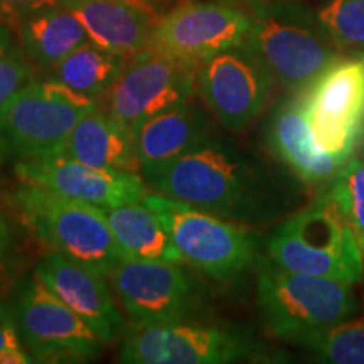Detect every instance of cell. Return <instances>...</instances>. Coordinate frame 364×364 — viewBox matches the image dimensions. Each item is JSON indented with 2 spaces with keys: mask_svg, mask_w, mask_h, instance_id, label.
I'll list each match as a JSON object with an SVG mask.
<instances>
[{
  "mask_svg": "<svg viewBox=\"0 0 364 364\" xmlns=\"http://www.w3.org/2000/svg\"><path fill=\"white\" fill-rule=\"evenodd\" d=\"M142 176L156 193L241 225L270 221L287 208L279 179L260 161L216 136Z\"/></svg>",
  "mask_w": 364,
  "mask_h": 364,
  "instance_id": "obj_1",
  "label": "cell"
},
{
  "mask_svg": "<svg viewBox=\"0 0 364 364\" xmlns=\"http://www.w3.org/2000/svg\"><path fill=\"white\" fill-rule=\"evenodd\" d=\"M258 307L273 338L302 346L354 316L358 299L353 284L290 272L270 260L258 272Z\"/></svg>",
  "mask_w": 364,
  "mask_h": 364,
  "instance_id": "obj_2",
  "label": "cell"
},
{
  "mask_svg": "<svg viewBox=\"0 0 364 364\" xmlns=\"http://www.w3.org/2000/svg\"><path fill=\"white\" fill-rule=\"evenodd\" d=\"M245 46L267 68L277 85L302 93L341 58L316 12L294 2L260 6L252 16Z\"/></svg>",
  "mask_w": 364,
  "mask_h": 364,
  "instance_id": "obj_3",
  "label": "cell"
},
{
  "mask_svg": "<svg viewBox=\"0 0 364 364\" xmlns=\"http://www.w3.org/2000/svg\"><path fill=\"white\" fill-rule=\"evenodd\" d=\"M267 250L275 265L290 272L353 285L364 272L359 238L327 193L279 226Z\"/></svg>",
  "mask_w": 364,
  "mask_h": 364,
  "instance_id": "obj_4",
  "label": "cell"
},
{
  "mask_svg": "<svg viewBox=\"0 0 364 364\" xmlns=\"http://www.w3.org/2000/svg\"><path fill=\"white\" fill-rule=\"evenodd\" d=\"M14 204L26 226L51 252L66 255L107 277L125 260L102 208L24 182L14 193Z\"/></svg>",
  "mask_w": 364,
  "mask_h": 364,
  "instance_id": "obj_5",
  "label": "cell"
},
{
  "mask_svg": "<svg viewBox=\"0 0 364 364\" xmlns=\"http://www.w3.org/2000/svg\"><path fill=\"white\" fill-rule=\"evenodd\" d=\"M145 203L162 220L182 262L211 280L226 284L238 279L257 260L260 238L245 225L156 191Z\"/></svg>",
  "mask_w": 364,
  "mask_h": 364,
  "instance_id": "obj_6",
  "label": "cell"
},
{
  "mask_svg": "<svg viewBox=\"0 0 364 364\" xmlns=\"http://www.w3.org/2000/svg\"><path fill=\"white\" fill-rule=\"evenodd\" d=\"M98 107L97 98L61 81L33 78L0 112V140L19 159L56 156L81 118Z\"/></svg>",
  "mask_w": 364,
  "mask_h": 364,
  "instance_id": "obj_7",
  "label": "cell"
},
{
  "mask_svg": "<svg viewBox=\"0 0 364 364\" xmlns=\"http://www.w3.org/2000/svg\"><path fill=\"white\" fill-rule=\"evenodd\" d=\"M258 358L262 346L240 327L194 321L134 324L118 354L127 364H228Z\"/></svg>",
  "mask_w": 364,
  "mask_h": 364,
  "instance_id": "obj_8",
  "label": "cell"
},
{
  "mask_svg": "<svg viewBox=\"0 0 364 364\" xmlns=\"http://www.w3.org/2000/svg\"><path fill=\"white\" fill-rule=\"evenodd\" d=\"M11 309L36 363H85L102 353L103 341L36 275L16 287Z\"/></svg>",
  "mask_w": 364,
  "mask_h": 364,
  "instance_id": "obj_9",
  "label": "cell"
},
{
  "mask_svg": "<svg viewBox=\"0 0 364 364\" xmlns=\"http://www.w3.org/2000/svg\"><path fill=\"white\" fill-rule=\"evenodd\" d=\"M120 306L135 324L193 321L204 306V289L182 263L125 258L108 273Z\"/></svg>",
  "mask_w": 364,
  "mask_h": 364,
  "instance_id": "obj_10",
  "label": "cell"
},
{
  "mask_svg": "<svg viewBox=\"0 0 364 364\" xmlns=\"http://www.w3.org/2000/svg\"><path fill=\"white\" fill-rule=\"evenodd\" d=\"M198 88V70L152 49L127 59L120 78L105 95V112L135 139L145 120L186 103Z\"/></svg>",
  "mask_w": 364,
  "mask_h": 364,
  "instance_id": "obj_11",
  "label": "cell"
},
{
  "mask_svg": "<svg viewBox=\"0 0 364 364\" xmlns=\"http://www.w3.org/2000/svg\"><path fill=\"white\" fill-rule=\"evenodd\" d=\"M304 97L316 144L349 161L364 136V53L332 63Z\"/></svg>",
  "mask_w": 364,
  "mask_h": 364,
  "instance_id": "obj_12",
  "label": "cell"
},
{
  "mask_svg": "<svg viewBox=\"0 0 364 364\" xmlns=\"http://www.w3.org/2000/svg\"><path fill=\"white\" fill-rule=\"evenodd\" d=\"M252 17L225 4L186 2L159 19L149 49L199 70L247 41Z\"/></svg>",
  "mask_w": 364,
  "mask_h": 364,
  "instance_id": "obj_13",
  "label": "cell"
},
{
  "mask_svg": "<svg viewBox=\"0 0 364 364\" xmlns=\"http://www.w3.org/2000/svg\"><path fill=\"white\" fill-rule=\"evenodd\" d=\"M275 80L247 46L211 58L198 70V90L226 129L240 132L262 115Z\"/></svg>",
  "mask_w": 364,
  "mask_h": 364,
  "instance_id": "obj_14",
  "label": "cell"
},
{
  "mask_svg": "<svg viewBox=\"0 0 364 364\" xmlns=\"http://www.w3.org/2000/svg\"><path fill=\"white\" fill-rule=\"evenodd\" d=\"M14 169L24 184L41 186L102 209L145 201L152 193L139 172L98 169L63 154L19 159Z\"/></svg>",
  "mask_w": 364,
  "mask_h": 364,
  "instance_id": "obj_15",
  "label": "cell"
},
{
  "mask_svg": "<svg viewBox=\"0 0 364 364\" xmlns=\"http://www.w3.org/2000/svg\"><path fill=\"white\" fill-rule=\"evenodd\" d=\"M34 275L83 318L105 344L115 339L124 318L105 280L107 275L58 252H49L41 258Z\"/></svg>",
  "mask_w": 364,
  "mask_h": 364,
  "instance_id": "obj_16",
  "label": "cell"
},
{
  "mask_svg": "<svg viewBox=\"0 0 364 364\" xmlns=\"http://www.w3.org/2000/svg\"><path fill=\"white\" fill-rule=\"evenodd\" d=\"M267 144L275 157L309 186L331 182L348 162L331 156L316 144L304 91L292 93L275 108L267 129Z\"/></svg>",
  "mask_w": 364,
  "mask_h": 364,
  "instance_id": "obj_17",
  "label": "cell"
},
{
  "mask_svg": "<svg viewBox=\"0 0 364 364\" xmlns=\"http://www.w3.org/2000/svg\"><path fill=\"white\" fill-rule=\"evenodd\" d=\"M91 43L130 59L145 51L161 17L156 7L130 0H68Z\"/></svg>",
  "mask_w": 364,
  "mask_h": 364,
  "instance_id": "obj_18",
  "label": "cell"
},
{
  "mask_svg": "<svg viewBox=\"0 0 364 364\" xmlns=\"http://www.w3.org/2000/svg\"><path fill=\"white\" fill-rule=\"evenodd\" d=\"M215 136L209 118L189 102L150 117L135 132L140 172L156 171Z\"/></svg>",
  "mask_w": 364,
  "mask_h": 364,
  "instance_id": "obj_19",
  "label": "cell"
},
{
  "mask_svg": "<svg viewBox=\"0 0 364 364\" xmlns=\"http://www.w3.org/2000/svg\"><path fill=\"white\" fill-rule=\"evenodd\" d=\"M61 154L98 169L140 172L134 135L100 107L81 118Z\"/></svg>",
  "mask_w": 364,
  "mask_h": 364,
  "instance_id": "obj_20",
  "label": "cell"
},
{
  "mask_svg": "<svg viewBox=\"0 0 364 364\" xmlns=\"http://www.w3.org/2000/svg\"><path fill=\"white\" fill-rule=\"evenodd\" d=\"M125 258L144 262H182L166 226L145 201L103 209Z\"/></svg>",
  "mask_w": 364,
  "mask_h": 364,
  "instance_id": "obj_21",
  "label": "cell"
},
{
  "mask_svg": "<svg viewBox=\"0 0 364 364\" xmlns=\"http://www.w3.org/2000/svg\"><path fill=\"white\" fill-rule=\"evenodd\" d=\"M17 33L27 56L43 70L51 71L90 41L78 17L66 7L36 14L22 22Z\"/></svg>",
  "mask_w": 364,
  "mask_h": 364,
  "instance_id": "obj_22",
  "label": "cell"
},
{
  "mask_svg": "<svg viewBox=\"0 0 364 364\" xmlns=\"http://www.w3.org/2000/svg\"><path fill=\"white\" fill-rule=\"evenodd\" d=\"M127 59L95 43H85L53 70L54 80L91 98H103L120 78Z\"/></svg>",
  "mask_w": 364,
  "mask_h": 364,
  "instance_id": "obj_23",
  "label": "cell"
},
{
  "mask_svg": "<svg viewBox=\"0 0 364 364\" xmlns=\"http://www.w3.org/2000/svg\"><path fill=\"white\" fill-rule=\"evenodd\" d=\"M302 346L322 363L364 364V312L314 336Z\"/></svg>",
  "mask_w": 364,
  "mask_h": 364,
  "instance_id": "obj_24",
  "label": "cell"
},
{
  "mask_svg": "<svg viewBox=\"0 0 364 364\" xmlns=\"http://www.w3.org/2000/svg\"><path fill=\"white\" fill-rule=\"evenodd\" d=\"M316 17L336 48L364 53V0H329Z\"/></svg>",
  "mask_w": 364,
  "mask_h": 364,
  "instance_id": "obj_25",
  "label": "cell"
},
{
  "mask_svg": "<svg viewBox=\"0 0 364 364\" xmlns=\"http://www.w3.org/2000/svg\"><path fill=\"white\" fill-rule=\"evenodd\" d=\"M327 194L338 203L359 241L364 240V156H353L344 164Z\"/></svg>",
  "mask_w": 364,
  "mask_h": 364,
  "instance_id": "obj_26",
  "label": "cell"
},
{
  "mask_svg": "<svg viewBox=\"0 0 364 364\" xmlns=\"http://www.w3.org/2000/svg\"><path fill=\"white\" fill-rule=\"evenodd\" d=\"M33 80V68L19 48L0 59V112L14 95Z\"/></svg>",
  "mask_w": 364,
  "mask_h": 364,
  "instance_id": "obj_27",
  "label": "cell"
},
{
  "mask_svg": "<svg viewBox=\"0 0 364 364\" xmlns=\"http://www.w3.org/2000/svg\"><path fill=\"white\" fill-rule=\"evenodd\" d=\"M36 363L22 344L11 306L0 302V364Z\"/></svg>",
  "mask_w": 364,
  "mask_h": 364,
  "instance_id": "obj_28",
  "label": "cell"
},
{
  "mask_svg": "<svg viewBox=\"0 0 364 364\" xmlns=\"http://www.w3.org/2000/svg\"><path fill=\"white\" fill-rule=\"evenodd\" d=\"M66 2L68 0H0V24L17 31L29 17L49 9L65 7Z\"/></svg>",
  "mask_w": 364,
  "mask_h": 364,
  "instance_id": "obj_29",
  "label": "cell"
},
{
  "mask_svg": "<svg viewBox=\"0 0 364 364\" xmlns=\"http://www.w3.org/2000/svg\"><path fill=\"white\" fill-rule=\"evenodd\" d=\"M12 248V230L11 223L6 218V215L0 213V270L6 265L9 253Z\"/></svg>",
  "mask_w": 364,
  "mask_h": 364,
  "instance_id": "obj_30",
  "label": "cell"
},
{
  "mask_svg": "<svg viewBox=\"0 0 364 364\" xmlns=\"http://www.w3.org/2000/svg\"><path fill=\"white\" fill-rule=\"evenodd\" d=\"M14 48H16V46H14L11 29L0 24V59L6 56V54L11 53Z\"/></svg>",
  "mask_w": 364,
  "mask_h": 364,
  "instance_id": "obj_31",
  "label": "cell"
},
{
  "mask_svg": "<svg viewBox=\"0 0 364 364\" xmlns=\"http://www.w3.org/2000/svg\"><path fill=\"white\" fill-rule=\"evenodd\" d=\"M130 2H139V4H145V6H152L156 7L157 0H130Z\"/></svg>",
  "mask_w": 364,
  "mask_h": 364,
  "instance_id": "obj_32",
  "label": "cell"
},
{
  "mask_svg": "<svg viewBox=\"0 0 364 364\" xmlns=\"http://www.w3.org/2000/svg\"><path fill=\"white\" fill-rule=\"evenodd\" d=\"M2 156H4V154H2V140H0V162H2Z\"/></svg>",
  "mask_w": 364,
  "mask_h": 364,
  "instance_id": "obj_33",
  "label": "cell"
},
{
  "mask_svg": "<svg viewBox=\"0 0 364 364\" xmlns=\"http://www.w3.org/2000/svg\"><path fill=\"white\" fill-rule=\"evenodd\" d=\"M359 243H361V248H363V252H364V240L359 241Z\"/></svg>",
  "mask_w": 364,
  "mask_h": 364,
  "instance_id": "obj_34",
  "label": "cell"
}]
</instances>
